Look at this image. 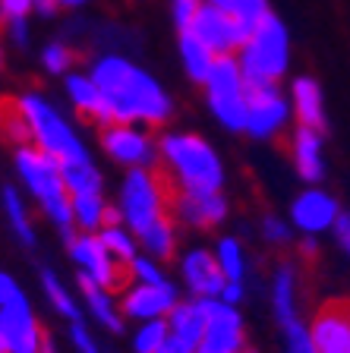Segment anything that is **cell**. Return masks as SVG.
Segmentation results:
<instances>
[{
  "instance_id": "obj_9",
  "label": "cell",
  "mask_w": 350,
  "mask_h": 353,
  "mask_svg": "<svg viewBox=\"0 0 350 353\" xmlns=\"http://www.w3.org/2000/svg\"><path fill=\"white\" fill-rule=\"evenodd\" d=\"M66 250H70V259L79 268V274L92 278L95 284L108 287V290H120L130 281V272L110 256V250L101 243L98 234H76L66 243Z\"/></svg>"
},
{
  "instance_id": "obj_52",
  "label": "cell",
  "mask_w": 350,
  "mask_h": 353,
  "mask_svg": "<svg viewBox=\"0 0 350 353\" xmlns=\"http://www.w3.org/2000/svg\"><path fill=\"white\" fill-rule=\"evenodd\" d=\"M7 66V48H3V38H0V70Z\"/></svg>"
},
{
  "instance_id": "obj_30",
  "label": "cell",
  "mask_w": 350,
  "mask_h": 353,
  "mask_svg": "<svg viewBox=\"0 0 350 353\" xmlns=\"http://www.w3.org/2000/svg\"><path fill=\"white\" fill-rule=\"evenodd\" d=\"M139 243H142L146 256L158 259V262L174 256L177 252V221H174V214L155 221L148 230H142V234H139Z\"/></svg>"
},
{
  "instance_id": "obj_14",
  "label": "cell",
  "mask_w": 350,
  "mask_h": 353,
  "mask_svg": "<svg viewBox=\"0 0 350 353\" xmlns=\"http://www.w3.org/2000/svg\"><path fill=\"white\" fill-rule=\"evenodd\" d=\"M177 303H180V290L171 281H164V284H136L133 281L124 290V296H120V309H124V316L133 319V322L168 319Z\"/></svg>"
},
{
  "instance_id": "obj_25",
  "label": "cell",
  "mask_w": 350,
  "mask_h": 353,
  "mask_svg": "<svg viewBox=\"0 0 350 353\" xmlns=\"http://www.w3.org/2000/svg\"><path fill=\"white\" fill-rule=\"evenodd\" d=\"M177 54H180V66L186 79L196 82V85H205V79L212 76L215 63H218V54L212 48H205L190 32H177Z\"/></svg>"
},
{
  "instance_id": "obj_41",
  "label": "cell",
  "mask_w": 350,
  "mask_h": 353,
  "mask_svg": "<svg viewBox=\"0 0 350 353\" xmlns=\"http://www.w3.org/2000/svg\"><path fill=\"white\" fill-rule=\"evenodd\" d=\"M73 328H70V341H73V350L76 353H101V347H98L95 334L86 328L82 322H70Z\"/></svg>"
},
{
  "instance_id": "obj_50",
  "label": "cell",
  "mask_w": 350,
  "mask_h": 353,
  "mask_svg": "<svg viewBox=\"0 0 350 353\" xmlns=\"http://www.w3.org/2000/svg\"><path fill=\"white\" fill-rule=\"evenodd\" d=\"M41 353H57V344H54V338H51V334L44 338V347H41Z\"/></svg>"
},
{
  "instance_id": "obj_21",
  "label": "cell",
  "mask_w": 350,
  "mask_h": 353,
  "mask_svg": "<svg viewBox=\"0 0 350 353\" xmlns=\"http://www.w3.org/2000/svg\"><path fill=\"white\" fill-rule=\"evenodd\" d=\"M291 108L293 117L300 126H309V130L325 132L329 126V114H325V95H322V85L313 76H297L291 82Z\"/></svg>"
},
{
  "instance_id": "obj_6",
  "label": "cell",
  "mask_w": 350,
  "mask_h": 353,
  "mask_svg": "<svg viewBox=\"0 0 350 353\" xmlns=\"http://www.w3.org/2000/svg\"><path fill=\"white\" fill-rule=\"evenodd\" d=\"M171 196H174V186L164 176L161 168H136L126 170L124 183L117 190V208H120V218L130 230L142 234L155 224V221L168 218L171 208Z\"/></svg>"
},
{
  "instance_id": "obj_8",
  "label": "cell",
  "mask_w": 350,
  "mask_h": 353,
  "mask_svg": "<svg viewBox=\"0 0 350 353\" xmlns=\"http://www.w3.org/2000/svg\"><path fill=\"white\" fill-rule=\"evenodd\" d=\"M98 145L114 164L124 170L136 168H158L161 164V148L158 136L148 126L139 123H110L98 130Z\"/></svg>"
},
{
  "instance_id": "obj_5",
  "label": "cell",
  "mask_w": 350,
  "mask_h": 353,
  "mask_svg": "<svg viewBox=\"0 0 350 353\" xmlns=\"http://www.w3.org/2000/svg\"><path fill=\"white\" fill-rule=\"evenodd\" d=\"M233 57L249 85H281L291 70V32L281 16H265Z\"/></svg>"
},
{
  "instance_id": "obj_34",
  "label": "cell",
  "mask_w": 350,
  "mask_h": 353,
  "mask_svg": "<svg viewBox=\"0 0 350 353\" xmlns=\"http://www.w3.org/2000/svg\"><path fill=\"white\" fill-rule=\"evenodd\" d=\"M171 338L168 319H152V322H139L133 331V353H158Z\"/></svg>"
},
{
  "instance_id": "obj_13",
  "label": "cell",
  "mask_w": 350,
  "mask_h": 353,
  "mask_svg": "<svg viewBox=\"0 0 350 353\" xmlns=\"http://www.w3.org/2000/svg\"><path fill=\"white\" fill-rule=\"evenodd\" d=\"M338 218H341V205L331 192L322 186H307L297 199L291 202V224L303 236H322L335 230Z\"/></svg>"
},
{
  "instance_id": "obj_22",
  "label": "cell",
  "mask_w": 350,
  "mask_h": 353,
  "mask_svg": "<svg viewBox=\"0 0 350 353\" xmlns=\"http://www.w3.org/2000/svg\"><path fill=\"white\" fill-rule=\"evenodd\" d=\"M168 325L174 338H180L183 344H190L199 350L205 338V325H208V300H202V296L180 300L174 306V312L168 316Z\"/></svg>"
},
{
  "instance_id": "obj_19",
  "label": "cell",
  "mask_w": 350,
  "mask_h": 353,
  "mask_svg": "<svg viewBox=\"0 0 350 353\" xmlns=\"http://www.w3.org/2000/svg\"><path fill=\"white\" fill-rule=\"evenodd\" d=\"M64 95H66V101H70V108H73L86 123L98 126V130H101V126H110L104 92L98 88V82L92 79L88 70H73V73L64 76Z\"/></svg>"
},
{
  "instance_id": "obj_40",
  "label": "cell",
  "mask_w": 350,
  "mask_h": 353,
  "mask_svg": "<svg viewBox=\"0 0 350 353\" xmlns=\"http://www.w3.org/2000/svg\"><path fill=\"white\" fill-rule=\"evenodd\" d=\"M262 236L269 243H275V246H284V243H291L293 230L287 221H281L278 214H265L262 218Z\"/></svg>"
},
{
  "instance_id": "obj_1",
  "label": "cell",
  "mask_w": 350,
  "mask_h": 353,
  "mask_svg": "<svg viewBox=\"0 0 350 353\" xmlns=\"http://www.w3.org/2000/svg\"><path fill=\"white\" fill-rule=\"evenodd\" d=\"M88 73L98 82L108 101L110 123H139L161 130L174 117V98L155 73L139 66L126 54H98L88 60Z\"/></svg>"
},
{
  "instance_id": "obj_10",
  "label": "cell",
  "mask_w": 350,
  "mask_h": 353,
  "mask_svg": "<svg viewBox=\"0 0 350 353\" xmlns=\"http://www.w3.org/2000/svg\"><path fill=\"white\" fill-rule=\"evenodd\" d=\"M293 117L291 95L281 85H249V108H246V136L249 139H275Z\"/></svg>"
},
{
  "instance_id": "obj_31",
  "label": "cell",
  "mask_w": 350,
  "mask_h": 353,
  "mask_svg": "<svg viewBox=\"0 0 350 353\" xmlns=\"http://www.w3.org/2000/svg\"><path fill=\"white\" fill-rule=\"evenodd\" d=\"M98 236H101V243L110 250V256L124 265V268H130L133 259L139 256V246H142V243H139V234L130 230L126 224H104V228L98 230Z\"/></svg>"
},
{
  "instance_id": "obj_23",
  "label": "cell",
  "mask_w": 350,
  "mask_h": 353,
  "mask_svg": "<svg viewBox=\"0 0 350 353\" xmlns=\"http://www.w3.org/2000/svg\"><path fill=\"white\" fill-rule=\"evenodd\" d=\"M271 316H275L278 328H287L291 322L300 319L297 309V265L281 262L271 274Z\"/></svg>"
},
{
  "instance_id": "obj_4",
  "label": "cell",
  "mask_w": 350,
  "mask_h": 353,
  "mask_svg": "<svg viewBox=\"0 0 350 353\" xmlns=\"http://www.w3.org/2000/svg\"><path fill=\"white\" fill-rule=\"evenodd\" d=\"M13 101L19 108V114L26 117V123H29L32 145L54 154L57 161H76V158H88L92 154L88 145L82 142L79 130L66 120V114L48 95H41L35 88H26Z\"/></svg>"
},
{
  "instance_id": "obj_54",
  "label": "cell",
  "mask_w": 350,
  "mask_h": 353,
  "mask_svg": "<svg viewBox=\"0 0 350 353\" xmlns=\"http://www.w3.org/2000/svg\"><path fill=\"white\" fill-rule=\"evenodd\" d=\"M240 353H255V350H249V347H246V350H240Z\"/></svg>"
},
{
  "instance_id": "obj_44",
  "label": "cell",
  "mask_w": 350,
  "mask_h": 353,
  "mask_svg": "<svg viewBox=\"0 0 350 353\" xmlns=\"http://www.w3.org/2000/svg\"><path fill=\"white\" fill-rule=\"evenodd\" d=\"M218 300H224L227 306H240L246 300V281H227Z\"/></svg>"
},
{
  "instance_id": "obj_39",
  "label": "cell",
  "mask_w": 350,
  "mask_h": 353,
  "mask_svg": "<svg viewBox=\"0 0 350 353\" xmlns=\"http://www.w3.org/2000/svg\"><path fill=\"white\" fill-rule=\"evenodd\" d=\"M35 13V3L32 0H0V26L7 29L13 22H29Z\"/></svg>"
},
{
  "instance_id": "obj_47",
  "label": "cell",
  "mask_w": 350,
  "mask_h": 353,
  "mask_svg": "<svg viewBox=\"0 0 350 353\" xmlns=\"http://www.w3.org/2000/svg\"><path fill=\"white\" fill-rule=\"evenodd\" d=\"M32 3H35V13L38 16H44V19H51L54 13H57V3H54V0H32Z\"/></svg>"
},
{
  "instance_id": "obj_43",
  "label": "cell",
  "mask_w": 350,
  "mask_h": 353,
  "mask_svg": "<svg viewBox=\"0 0 350 353\" xmlns=\"http://www.w3.org/2000/svg\"><path fill=\"white\" fill-rule=\"evenodd\" d=\"M3 35H7V41L13 44V48H29L32 29H29V22H13V26L3 29Z\"/></svg>"
},
{
  "instance_id": "obj_38",
  "label": "cell",
  "mask_w": 350,
  "mask_h": 353,
  "mask_svg": "<svg viewBox=\"0 0 350 353\" xmlns=\"http://www.w3.org/2000/svg\"><path fill=\"white\" fill-rule=\"evenodd\" d=\"M284 331V353H315V344H313V334H309V325L291 322Z\"/></svg>"
},
{
  "instance_id": "obj_3",
  "label": "cell",
  "mask_w": 350,
  "mask_h": 353,
  "mask_svg": "<svg viewBox=\"0 0 350 353\" xmlns=\"http://www.w3.org/2000/svg\"><path fill=\"white\" fill-rule=\"evenodd\" d=\"M158 168L174 190H224V161L205 136L193 130H168L158 136Z\"/></svg>"
},
{
  "instance_id": "obj_20",
  "label": "cell",
  "mask_w": 350,
  "mask_h": 353,
  "mask_svg": "<svg viewBox=\"0 0 350 353\" xmlns=\"http://www.w3.org/2000/svg\"><path fill=\"white\" fill-rule=\"evenodd\" d=\"M291 161L300 180H307L309 186H319L325 180V142H322L319 130L300 126L291 130Z\"/></svg>"
},
{
  "instance_id": "obj_27",
  "label": "cell",
  "mask_w": 350,
  "mask_h": 353,
  "mask_svg": "<svg viewBox=\"0 0 350 353\" xmlns=\"http://www.w3.org/2000/svg\"><path fill=\"white\" fill-rule=\"evenodd\" d=\"M110 202L104 192H76L73 196V224L79 234H98L108 224Z\"/></svg>"
},
{
  "instance_id": "obj_37",
  "label": "cell",
  "mask_w": 350,
  "mask_h": 353,
  "mask_svg": "<svg viewBox=\"0 0 350 353\" xmlns=\"http://www.w3.org/2000/svg\"><path fill=\"white\" fill-rule=\"evenodd\" d=\"M199 10H202V0H168V16L177 32L190 29L193 22H196Z\"/></svg>"
},
{
  "instance_id": "obj_35",
  "label": "cell",
  "mask_w": 350,
  "mask_h": 353,
  "mask_svg": "<svg viewBox=\"0 0 350 353\" xmlns=\"http://www.w3.org/2000/svg\"><path fill=\"white\" fill-rule=\"evenodd\" d=\"M227 13L253 32L255 26L271 13V7H269V0H231V3H227Z\"/></svg>"
},
{
  "instance_id": "obj_46",
  "label": "cell",
  "mask_w": 350,
  "mask_h": 353,
  "mask_svg": "<svg viewBox=\"0 0 350 353\" xmlns=\"http://www.w3.org/2000/svg\"><path fill=\"white\" fill-rule=\"evenodd\" d=\"M158 353H199V350H196V347H190V344H183L180 338H174V334H171V338H168V344L161 347Z\"/></svg>"
},
{
  "instance_id": "obj_42",
  "label": "cell",
  "mask_w": 350,
  "mask_h": 353,
  "mask_svg": "<svg viewBox=\"0 0 350 353\" xmlns=\"http://www.w3.org/2000/svg\"><path fill=\"white\" fill-rule=\"evenodd\" d=\"M19 296H26V294H22V287L16 284V278L7 272H0V306H7V303L19 300Z\"/></svg>"
},
{
  "instance_id": "obj_2",
  "label": "cell",
  "mask_w": 350,
  "mask_h": 353,
  "mask_svg": "<svg viewBox=\"0 0 350 353\" xmlns=\"http://www.w3.org/2000/svg\"><path fill=\"white\" fill-rule=\"evenodd\" d=\"M13 168L19 176L22 190L35 199V205L41 208V214L51 221L54 228L64 234V240L70 243L79 230L73 224V192L66 190L64 170L54 154L41 152L38 145H16L13 148Z\"/></svg>"
},
{
  "instance_id": "obj_15",
  "label": "cell",
  "mask_w": 350,
  "mask_h": 353,
  "mask_svg": "<svg viewBox=\"0 0 350 353\" xmlns=\"http://www.w3.org/2000/svg\"><path fill=\"white\" fill-rule=\"evenodd\" d=\"M0 331L10 353H41L44 338H48L26 296L0 306Z\"/></svg>"
},
{
  "instance_id": "obj_16",
  "label": "cell",
  "mask_w": 350,
  "mask_h": 353,
  "mask_svg": "<svg viewBox=\"0 0 350 353\" xmlns=\"http://www.w3.org/2000/svg\"><path fill=\"white\" fill-rule=\"evenodd\" d=\"M202 353H240L246 350V328L237 306L224 300H208V325H205Z\"/></svg>"
},
{
  "instance_id": "obj_48",
  "label": "cell",
  "mask_w": 350,
  "mask_h": 353,
  "mask_svg": "<svg viewBox=\"0 0 350 353\" xmlns=\"http://www.w3.org/2000/svg\"><path fill=\"white\" fill-rule=\"evenodd\" d=\"M300 252H303L307 259H313L315 252H319V246H315V236H303V240H300Z\"/></svg>"
},
{
  "instance_id": "obj_24",
  "label": "cell",
  "mask_w": 350,
  "mask_h": 353,
  "mask_svg": "<svg viewBox=\"0 0 350 353\" xmlns=\"http://www.w3.org/2000/svg\"><path fill=\"white\" fill-rule=\"evenodd\" d=\"M79 294H82V303L88 306V312H92V319H95L98 325H101L104 331H124V309H120V303L114 300V294H110L108 287L95 284L92 278H86V274H79Z\"/></svg>"
},
{
  "instance_id": "obj_51",
  "label": "cell",
  "mask_w": 350,
  "mask_h": 353,
  "mask_svg": "<svg viewBox=\"0 0 350 353\" xmlns=\"http://www.w3.org/2000/svg\"><path fill=\"white\" fill-rule=\"evenodd\" d=\"M205 7H221V10H227V3H231V0H202Z\"/></svg>"
},
{
  "instance_id": "obj_53",
  "label": "cell",
  "mask_w": 350,
  "mask_h": 353,
  "mask_svg": "<svg viewBox=\"0 0 350 353\" xmlns=\"http://www.w3.org/2000/svg\"><path fill=\"white\" fill-rule=\"evenodd\" d=\"M0 353H10L7 350V341H3V331H0Z\"/></svg>"
},
{
  "instance_id": "obj_11",
  "label": "cell",
  "mask_w": 350,
  "mask_h": 353,
  "mask_svg": "<svg viewBox=\"0 0 350 353\" xmlns=\"http://www.w3.org/2000/svg\"><path fill=\"white\" fill-rule=\"evenodd\" d=\"M171 214L177 224L193 230L221 228L231 214V202L221 190H174L171 196Z\"/></svg>"
},
{
  "instance_id": "obj_26",
  "label": "cell",
  "mask_w": 350,
  "mask_h": 353,
  "mask_svg": "<svg viewBox=\"0 0 350 353\" xmlns=\"http://www.w3.org/2000/svg\"><path fill=\"white\" fill-rule=\"evenodd\" d=\"M0 205H3V214H7L10 221V230L16 234V240L22 243V246H35V224H32L29 218V205H26V199H22L19 186L16 183H3L0 186Z\"/></svg>"
},
{
  "instance_id": "obj_32",
  "label": "cell",
  "mask_w": 350,
  "mask_h": 353,
  "mask_svg": "<svg viewBox=\"0 0 350 353\" xmlns=\"http://www.w3.org/2000/svg\"><path fill=\"white\" fill-rule=\"evenodd\" d=\"M212 250H215V259H218L227 281L246 278V250H243V243L237 240V236H221Z\"/></svg>"
},
{
  "instance_id": "obj_12",
  "label": "cell",
  "mask_w": 350,
  "mask_h": 353,
  "mask_svg": "<svg viewBox=\"0 0 350 353\" xmlns=\"http://www.w3.org/2000/svg\"><path fill=\"white\" fill-rule=\"evenodd\" d=\"M186 32L196 35L205 48H212L218 57H231V54H237L243 48V41L253 35V32H249L246 26H240L227 10L205 7V3H202V10H199L196 22H193Z\"/></svg>"
},
{
  "instance_id": "obj_36",
  "label": "cell",
  "mask_w": 350,
  "mask_h": 353,
  "mask_svg": "<svg viewBox=\"0 0 350 353\" xmlns=\"http://www.w3.org/2000/svg\"><path fill=\"white\" fill-rule=\"evenodd\" d=\"M126 272H130V281H136V284H164V281H168V274L161 272L158 259L142 256V252L133 259V265Z\"/></svg>"
},
{
  "instance_id": "obj_29",
  "label": "cell",
  "mask_w": 350,
  "mask_h": 353,
  "mask_svg": "<svg viewBox=\"0 0 350 353\" xmlns=\"http://www.w3.org/2000/svg\"><path fill=\"white\" fill-rule=\"evenodd\" d=\"M41 290H44V300L51 303V306L57 309L66 322H82L79 300H76L73 290H70V287H66L64 281L57 278V272H51V268H41Z\"/></svg>"
},
{
  "instance_id": "obj_18",
  "label": "cell",
  "mask_w": 350,
  "mask_h": 353,
  "mask_svg": "<svg viewBox=\"0 0 350 353\" xmlns=\"http://www.w3.org/2000/svg\"><path fill=\"white\" fill-rule=\"evenodd\" d=\"M180 278H183V284H186V290H190L193 296H202V300H218L227 284L218 259H215V250H202V246L183 252Z\"/></svg>"
},
{
  "instance_id": "obj_28",
  "label": "cell",
  "mask_w": 350,
  "mask_h": 353,
  "mask_svg": "<svg viewBox=\"0 0 350 353\" xmlns=\"http://www.w3.org/2000/svg\"><path fill=\"white\" fill-rule=\"evenodd\" d=\"M60 170H64L66 190L73 192H104V176L98 170L95 158H76V161H60Z\"/></svg>"
},
{
  "instance_id": "obj_45",
  "label": "cell",
  "mask_w": 350,
  "mask_h": 353,
  "mask_svg": "<svg viewBox=\"0 0 350 353\" xmlns=\"http://www.w3.org/2000/svg\"><path fill=\"white\" fill-rule=\"evenodd\" d=\"M335 240H338V246H341V252L350 259V212H341V218H338V224H335Z\"/></svg>"
},
{
  "instance_id": "obj_33",
  "label": "cell",
  "mask_w": 350,
  "mask_h": 353,
  "mask_svg": "<svg viewBox=\"0 0 350 353\" xmlns=\"http://www.w3.org/2000/svg\"><path fill=\"white\" fill-rule=\"evenodd\" d=\"M38 63H41V70L48 76H66V73H73L76 51L66 41L54 38V41H48L41 51H38Z\"/></svg>"
},
{
  "instance_id": "obj_49",
  "label": "cell",
  "mask_w": 350,
  "mask_h": 353,
  "mask_svg": "<svg viewBox=\"0 0 350 353\" xmlns=\"http://www.w3.org/2000/svg\"><path fill=\"white\" fill-rule=\"evenodd\" d=\"M60 10H82V7H88L92 0H54Z\"/></svg>"
},
{
  "instance_id": "obj_17",
  "label": "cell",
  "mask_w": 350,
  "mask_h": 353,
  "mask_svg": "<svg viewBox=\"0 0 350 353\" xmlns=\"http://www.w3.org/2000/svg\"><path fill=\"white\" fill-rule=\"evenodd\" d=\"M315 353H350V300L322 303V309L309 322Z\"/></svg>"
},
{
  "instance_id": "obj_7",
  "label": "cell",
  "mask_w": 350,
  "mask_h": 353,
  "mask_svg": "<svg viewBox=\"0 0 350 353\" xmlns=\"http://www.w3.org/2000/svg\"><path fill=\"white\" fill-rule=\"evenodd\" d=\"M208 114L227 132H246V108H249V82L243 76L237 57H218L212 76L202 85Z\"/></svg>"
}]
</instances>
